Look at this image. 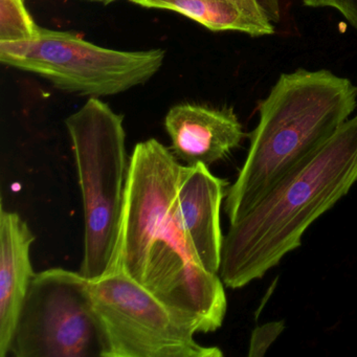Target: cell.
I'll use <instances>...</instances> for the list:
<instances>
[{
  "instance_id": "14",
  "label": "cell",
  "mask_w": 357,
  "mask_h": 357,
  "mask_svg": "<svg viewBox=\"0 0 357 357\" xmlns=\"http://www.w3.org/2000/svg\"><path fill=\"white\" fill-rule=\"evenodd\" d=\"M284 329H285V324L283 321H271L257 327L250 336L248 356H263L273 342H275V340L281 335Z\"/></svg>"
},
{
  "instance_id": "16",
  "label": "cell",
  "mask_w": 357,
  "mask_h": 357,
  "mask_svg": "<svg viewBox=\"0 0 357 357\" xmlns=\"http://www.w3.org/2000/svg\"><path fill=\"white\" fill-rule=\"evenodd\" d=\"M89 1L103 3V5H109V3H114V1H116V0H89Z\"/></svg>"
},
{
  "instance_id": "9",
  "label": "cell",
  "mask_w": 357,
  "mask_h": 357,
  "mask_svg": "<svg viewBox=\"0 0 357 357\" xmlns=\"http://www.w3.org/2000/svg\"><path fill=\"white\" fill-rule=\"evenodd\" d=\"M227 179L215 176L204 164L183 167L175 197L177 221L192 254L204 268L219 273L223 239L220 210Z\"/></svg>"
},
{
  "instance_id": "5",
  "label": "cell",
  "mask_w": 357,
  "mask_h": 357,
  "mask_svg": "<svg viewBox=\"0 0 357 357\" xmlns=\"http://www.w3.org/2000/svg\"><path fill=\"white\" fill-rule=\"evenodd\" d=\"M91 280L50 268L31 282L8 355L13 357H106L107 344L93 308Z\"/></svg>"
},
{
  "instance_id": "10",
  "label": "cell",
  "mask_w": 357,
  "mask_h": 357,
  "mask_svg": "<svg viewBox=\"0 0 357 357\" xmlns=\"http://www.w3.org/2000/svg\"><path fill=\"white\" fill-rule=\"evenodd\" d=\"M165 128L172 151L188 166H211L227 158L245 137L233 109L181 103L170 108Z\"/></svg>"
},
{
  "instance_id": "12",
  "label": "cell",
  "mask_w": 357,
  "mask_h": 357,
  "mask_svg": "<svg viewBox=\"0 0 357 357\" xmlns=\"http://www.w3.org/2000/svg\"><path fill=\"white\" fill-rule=\"evenodd\" d=\"M147 9L181 14L212 32L269 36L281 22V0H129Z\"/></svg>"
},
{
  "instance_id": "15",
  "label": "cell",
  "mask_w": 357,
  "mask_h": 357,
  "mask_svg": "<svg viewBox=\"0 0 357 357\" xmlns=\"http://www.w3.org/2000/svg\"><path fill=\"white\" fill-rule=\"evenodd\" d=\"M302 3L308 8L335 9L357 31V0H302Z\"/></svg>"
},
{
  "instance_id": "4",
  "label": "cell",
  "mask_w": 357,
  "mask_h": 357,
  "mask_svg": "<svg viewBox=\"0 0 357 357\" xmlns=\"http://www.w3.org/2000/svg\"><path fill=\"white\" fill-rule=\"evenodd\" d=\"M164 50L118 51L63 31L39 28L36 36L0 43V61L39 75L56 89L82 97L102 98L145 84L160 70Z\"/></svg>"
},
{
  "instance_id": "8",
  "label": "cell",
  "mask_w": 357,
  "mask_h": 357,
  "mask_svg": "<svg viewBox=\"0 0 357 357\" xmlns=\"http://www.w3.org/2000/svg\"><path fill=\"white\" fill-rule=\"evenodd\" d=\"M142 285L193 324L198 333L215 332L222 326L227 310L225 285L218 273L206 271L192 254L175 204L170 222L150 250Z\"/></svg>"
},
{
  "instance_id": "7",
  "label": "cell",
  "mask_w": 357,
  "mask_h": 357,
  "mask_svg": "<svg viewBox=\"0 0 357 357\" xmlns=\"http://www.w3.org/2000/svg\"><path fill=\"white\" fill-rule=\"evenodd\" d=\"M183 165L155 139L137 144L130 156L116 269L142 284L148 256L172 217Z\"/></svg>"
},
{
  "instance_id": "3",
  "label": "cell",
  "mask_w": 357,
  "mask_h": 357,
  "mask_svg": "<svg viewBox=\"0 0 357 357\" xmlns=\"http://www.w3.org/2000/svg\"><path fill=\"white\" fill-rule=\"evenodd\" d=\"M84 212L81 275L97 280L114 271L130 158L124 116L99 98L66 120Z\"/></svg>"
},
{
  "instance_id": "2",
  "label": "cell",
  "mask_w": 357,
  "mask_h": 357,
  "mask_svg": "<svg viewBox=\"0 0 357 357\" xmlns=\"http://www.w3.org/2000/svg\"><path fill=\"white\" fill-rule=\"evenodd\" d=\"M357 107V86L327 70L282 74L259 102V123L235 183L227 188L229 223L319 151Z\"/></svg>"
},
{
  "instance_id": "6",
  "label": "cell",
  "mask_w": 357,
  "mask_h": 357,
  "mask_svg": "<svg viewBox=\"0 0 357 357\" xmlns=\"http://www.w3.org/2000/svg\"><path fill=\"white\" fill-rule=\"evenodd\" d=\"M93 308L105 334L106 357H221L195 340L193 324L120 269L91 280Z\"/></svg>"
},
{
  "instance_id": "11",
  "label": "cell",
  "mask_w": 357,
  "mask_h": 357,
  "mask_svg": "<svg viewBox=\"0 0 357 357\" xmlns=\"http://www.w3.org/2000/svg\"><path fill=\"white\" fill-rule=\"evenodd\" d=\"M35 236L20 215L0 204V357L8 356L16 321L36 273L31 263Z\"/></svg>"
},
{
  "instance_id": "13",
  "label": "cell",
  "mask_w": 357,
  "mask_h": 357,
  "mask_svg": "<svg viewBox=\"0 0 357 357\" xmlns=\"http://www.w3.org/2000/svg\"><path fill=\"white\" fill-rule=\"evenodd\" d=\"M39 28L26 10V0H0V43L30 40Z\"/></svg>"
},
{
  "instance_id": "1",
  "label": "cell",
  "mask_w": 357,
  "mask_h": 357,
  "mask_svg": "<svg viewBox=\"0 0 357 357\" xmlns=\"http://www.w3.org/2000/svg\"><path fill=\"white\" fill-rule=\"evenodd\" d=\"M356 183L357 114L254 208L229 223L219 271L223 284L238 289L264 277L302 245L308 227Z\"/></svg>"
}]
</instances>
